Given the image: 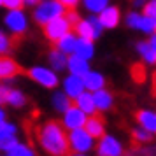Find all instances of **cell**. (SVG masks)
I'll return each instance as SVG.
<instances>
[{
	"label": "cell",
	"mask_w": 156,
	"mask_h": 156,
	"mask_svg": "<svg viewBox=\"0 0 156 156\" xmlns=\"http://www.w3.org/2000/svg\"><path fill=\"white\" fill-rule=\"evenodd\" d=\"M133 119L140 125L142 130H146L149 133L156 135V112L153 111H146V109H139L133 112Z\"/></svg>",
	"instance_id": "7c38bea8"
},
{
	"label": "cell",
	"mask_w": 156,
	"mask_h": 156,
	"mask_svg": "<svg viewBox=\"0 0 156 156\" xmlns=\"http://www.w3.org/2000/svg\"><path fill=\"white\" fill-rule=\"evenodd\" d=\"M130 76H132V81H133L135 84H144L146 83V77H147V69H146V65L140 63V62H137L130 67Z\"/></svg>",
	"instance_id": "484cf974"
},
{
	"label": "cell",
	"mask_w": 156,
	"mask_h": 156,
	"mask_svg": "<svg viewBox=\"0 0 156 156\" xmlns=\"http://www.w3.org/2000/svg\"><path fill=\"white\" fill-rule=\"evenodd\" d=\"M48 60H49V65H51V70L55 72H62L67 69V62H69V56L62 53L60 49L53 48V49L48 53Z\"/></svg>",
	"instance_id": "ffe728a7"
},
{
	"label": "cell",
	"mask_w": 156,
	"mask_h": 156,
	"mask_svg": "<svg viewBox=\"0 0 156 156\" xmlns=\"http://www.w3.org/2000/svg\"><path fill=\"white\" fill-rule=\"evenodd\" d=\"M74 55L88 62V60L93 58V55H95V46H93L91 41H86V39H79L77 37V44H76Z\"/></svg>",
	"instance_id": "603a6c76"
},
{
	"label": "cell",
	"mask_w": 156,
	"mask_h": 156,
	"mask_svg": "<svg viewBox=\"0 0 156 156\" xmlns=\"http://www.w3.org/2000/svg\"><path fill=\"white\" fill-rule=\"evenodd\" d=\"M142 12H144V18H147V20H151V21L156 23V2L154 0L146 2V4H144V9H142Z\"/></svg>",
	"instance_id": "d6a6232c"
},
{
	"label": "cell",
	"mask_w": 156,
	"mask_h": 156,
	"mask_svg": "<svg viewBox=\"0 0 156 156\" xmlns=\"http://www.w3.org/2000/svg\"><path fill=\"white\" fill-rule=\"evenodd\" d=\"M35 140L46 154L49 156H67L70 153L69 132L63 128L62 121L48 119L35 128Z\"/></svg>",
	"instance_id": "6da1fadb"
},
{
	"label": "cell",
	"mask_w": 156,
	"mask_h": 156,
	"mask_svg": "<svg viewBox=\"0 0 156 156\" xmlns=\"http://www.w3.org/2000/svg\"><path fill=\"white\" fill-rule=\"evenodd\" d=\"M72 105H74V100H70L63 91H55L53 93V107H55L56 112L63 114V112H67Z\"/></svg>",
	"instance_id": "d4e9b609"
},
{
	"label": "cell",
	"mask_w": 156,
	"mask_h": 156,
	"mask_svg": "<svg viewBox=\"0 0 156 156\" xmlns=\"http://www.w3.org/2000/svg\"><path fill=\"white\" fill-rule=\"evenodd\" d=\"M67 156H86V154H81V153H69Z\"/></svg>",
	"instance_id": "ee69618b"
},
{
	"label": "cell",
	"mask_w": 156,
	"mask_h": 156,
	"mask_svg": "<svg viewBox=\"0 0 156 156\" xmlns=\"http://www.w3.org/2000/svg\"><path fill=\"white\" fill-rule=\"evenodd\" d=\"M4 25L11 32V37L16 41L28 32V16L25 14L23 9L7 11V14L4 16Z\"/></svg>",
	"instance_id": "3957f363"
},
{
	"label": "cell",
	"mask_w": 156,
	"mask_h": 156,
	"mask_svg": "<svg viewBox=\"0 0 156 156\" xmlns=\"http://www.w3.org/2000/svg\"><path fill=\"white\" fill-rule=\"evenodd\" d=\"M5 119V112H4V109L0 107V121H4Z\"/></svg>",
	"instance_id": "7bdbcfd3"
},
{
	"label": "cell",
	"mask_w": 156,
	"mask_h": 156,
	"mask_svg": "<svg viewBox=\"0 0 156 156\" xmlns=\"http://www.w3.org/2000/svg\"><path fill=\"white\" fill-rule=\"evenodd\" d=\"M27 76L32 81H35L37 84L46 88V90H56L58 84H60V79H58L56 72L48 69V67H41V65L30 67L28 70H27Z\"/></svg>",
	"instance_id": "277c9868"
},
{
	"label": "cell",
	"mask_w": 156,
	"mask_h": 156,
	"mask_svg": "<svg viewBox=\"0 0 156 156\" xmlns=\"http://www.w3.org/2000/svg\"><path fill=\"white\" fill-rule=\"evenodd\" d=\"M149 44H151V48H153V49H154V53H156V34L154 35H151L149 37V41H147Z\"/></svg>",
	"instance_id": "60d3db41"
},
{
	"label": "cell",
	"mask_w": 156,
	"mask_h": 156,
	"mask_svg": "<svg viewBox=\"0 0 156 156\" xmlns=\"http://www.w3.org/2000/svg\"><path fill=\"white\" fill-rule=\"evenodd\" d=\"M63 16H65V20L69 21V25H70L72 28H74L79 21H81V16H79L77 9H69V11H65Z\"/></svg>",
	"instance_id": "836d02e7"
},
{
	"label": "cell",
	"mask_w": 156,
	"mask_h": 156,
	"mask_svg": "<svg viewBox=\"0 0 156 156\" xmlns=\"http://www.w3.org/2000/svg\"><path fill=\"white\" fill-rule=\"evenodd\" d=\"M84 130L91 139H102L105 135V119L100 112L88 116V119L84 123Z\"/></svg>",
	"instance_id": "30bf717a"
},
{
	"label": "cell",
	"mask_w": 156,
	"mask_h": 156,
	"mask_svg": "<svg viewBox=\"0 0 156 156\" xmlns=\"http://www.w3.org/2000/svg\"><path fill=\"white\" fill-rule=\"evenodd\" d=\"M14 39L0 30V56H7V53L14 48Z\"/></svg>",
	"instance_id": "f546056e"
},
{
	"label": "cell",
	"mask_w": 156,
	"mask_h": 156,
	"mask_svg": "<svg viewBox=\"0 0 156 156\" xmlns=\"http://www.w3.org/2000/svg\"><path fill=\"white\" fill-rule=\"evenodd\" d=\"M58 2H60V4L69 11V9H76V7H77V4L81 2V0H58Z\"/></svg>",
	"instance_id": "8d00e7d4"
},
{
	"label": "cell",
	"mask_w": 156,
	"mask_h": 156,
	"mask_svg": "<svg viewBox=\"0 0 156 156\" xmlns=\"http://www.w3.org/2000/svg\"><path fill=\"white\" fill-rule=\"evenodd\" d=\"M76 44H77V35H76L74 32H70V34H67L65 37H62V39L55 44V48L60 49L62 53H65L67 56H70V55H74Z\"/></svg>",
	"instance_id": "7402d4cb"
},
{
	"label": "cell",
	"mask_w": 156,
	"mask_h": 156,
	"mask_svg": "<svg viewBox=\"0 0 156 156\" xmlns=\"http://www.w3.org/2000/svg\"><path fill=\"white\" fill-rule=\"evenodd\" d=\"M42 0H23V7H37Z\"/></svg>",
	"instance_id": "f35d334b"
},
{
	"label": "cell",
	"mask_w": 156,
	"mask_h": 156,
	"mask_svg": "<svg viewBox=\"0 0 156 156\" xmlns=\"http://www.w3.org/2000/svg\"><path fill=\"white\" fill-rule=\"evenodd\" d=\"M151 95L156 98V70L153 74V83H151Z\"/></svg>",
	"instance_id": "ab89813d"
},
{
	"label": "cell",
	"mask_w": 156,
	"mask_h": 156,
	"mask_svg": "<svg viewBox=\"0 0 156 156\" xmlns=\"http://www.w3.org/2000/svg\"><path fill=\"white\" fill-rule=\"evenodd\" d=\"M21 72V67L12 58L0 56V79H12Z\"/></svg>",
	"instance_id": "e0dca14e"
},
{
	"label": "cell",
	"mask_w": 156,
	"mask_h": 156,
	"mask_svg": "<svg viewBox=\"0 0 156 156\" xmlns=\"http://www.w3.org/2000/svg\"><path fill=\"white\" fill-rule=\"evenodd\" d=\"M18 144L16 133H2L0 135V151L2 153H7L9 149H12Z\"/></svg>",
	"instance_id": "4dcf8cb0"
},
{
	"label": "cell",
	"mask_w": 156,
	"mask_h": 156,
	"mask_svg": "<svg viewBox=\"0 0 156 156\" xmlns=\"http://www.w3.org/2000/svg\"><path fill=\"white\" fill-rule=\"evenodd\" d=\"M137 51L142 55V58H144L146 62L156 63V53H154V49L151 48V44H149L147 41H142V42L137 44Z\"/></svg>",
	"instance_id": "4316f807"
},
{
	"label": "cell",
	"mask_w": 156,
	"mask_h": 156,
	"mask_svg": "<svg viewBox=\"0 0 156 156\" xmlns=\"http://www.w3.org/2000/svg\"><path fill=\"white\" fill-rule=\"evenodd\" d=\"M63 93L70 100H76L81 93H84V81L77 76H67L63 81Z\"/></svg>",
	"instance_id": "4fadbf2b"
},
{
	"label": "cell",
	"mask_w": 156,
	"mask_h": 156,
	"mask_svg": "<svg viewBox=\"0 0 156 156\" xmlns=\"http://www.w3.org/2000/svg\"><path fill=\"white\" fill-rule=\"evenodd\" d=\"M125 156H156V144L154 146H144L139 149H130Z\"/></svg>",
	"instance_id": "1f68e13d"
},
{
	"label": "cell",
	"mask_w": 156,
	"mask_h": 156,
	"mask_svg": "<svg viewBox=\"0 0 156 156\" xmlns=\"http://www.w3.org/2000/svg\"><path fill=\"white\" fill-rule=\"evenodd\" d=\"M91 95H93V102H95V107H97L98 112H105V111H109L114 105V97L109 90H98V91L91 93Z\"/></svg>",
	"instance_id": "2e32d148"
},
{
	"label": "cell",
	"mask_w": 156,
	"mask_h": 156,
	"mask_svg": "<svg viewBox=\"0 0 156 156\" xmlns=\"http://www.w3.org/2000/svg\"><path fill=\"white\" fill-rule=\"evenodd\" d=\"M102 25H100L98 18L97 16H90L86 20H81V21L72 28V32L79 37V39H86V41H95L98 39L100 34H102Z\"/></svg>",
	"instance_id": "5b68a950"
},
{
	"label": "cell",
	"mask_w": 156,
	"mask_h": 156,
	"mask_svg": "<svg viewBox=\"0 0 156 156\" xmlns=\"http://www.w3.org/2000/svg\"><path fill=\"white\" fill-rule=\"evenodd\" d=\"M18 132V128H16V125H12V123H7V121H0V135L2 133H16Z\"/></svg>",
	"instance_id": "d590c367"
},
{
	"label": "cell",
	"mask_w": 156,
	"mask_h": 156,
	"mask_svg": "<svg viewBox=\"0 0 156 156\" xmlns=\"http://www.w3.org/2000/svg\"><path fill=\"white\" fill-rule=\"evenodd\" d=\"M83 4L90 12L95 14H100L105 7H109V0H83Z\"/></svg>",
	"instance_id": "f1b7e54d"
},
{
	"label": "cell",
	"mask_w": 156,
	"mask_h": 156,
	"mask_svg": "<svg viewBox=\"0 0 156 156\" xmlns=\"http://www.w3.org/2000/svg\"><path fill=\"white\" fill-rule=\"evenodd\" d=\"M154 2H156V0H154Z\"/></svg>",
	"instance_id": "bcb514c9"
},
{
	"label": "cell",
	"mask_w": 156,
	"mask_h": 156,
	"mask_svg": "<svg viewBox=\"0 0 156 156\" xmlns=\"http://www.w3.org/2000/svg\"><path fill=\"white\" fill-rule=\"evenodd\" d=\"M144 4H146V0H132V5H133V7H140Z\"/></svg>",
	"instance_id": "b9f144b4"
},
{
	"label": "cell",
	"mask_w": 156,
	"mask_h": 156,
	"mask_svg": "<svg viewBox=\"0 0 156 156\" xmlns=\"http://www.w3.org/2000/svg\"><path fill=\"white\" fill-rule=\"evenodd\" d=\"M83 81H84V90H88L90 93H95V91H98V90H104L105 88V77L100 72L90 70L83 77Z\"/></svg>",
	"instance_id": "ac0fdd59"
},
{
	"label": "cell",
	"mask_w": 156,
	"mask_h": 156,
	"mask_svg": "<svg viewBox=\"0 0 156 156\" xmlns=\"http://www.w3.org/2000/svg\"><path fill=\"white\" fill-rule=\"evenodd\" d=\"M97 156H123V146L118 139H114L112 135H104L102 139H98L97 144Z\"/></svg>",
	"instance_id": "ba28073f"
},
{
	"label": "cell",
	"mask_w": 156,
	"mask_h": 156,
	"mask_svg": "<svg viewBox=\"0 0 156 156\" xmlns=\"http://www.w3.org/2000/svg\"><path fill=\"white\" fill-rule=\"evenodd\" d=\"M69 146H70V153L84 154V153H88L95 147V139H91L88 135L84 128L72 130V132H69Z\"/></svg>",
	"instance_id": "8992f818"
},
{
	"label": "cell",
	"mask_w": 156,
	"mask_h": 156,
	"mask_svg": "<svg viewBox=\"0 0 156 156\" xmlns=\"http://www.w3.org/2000/svg\"><path fill=\"white\" fill-rule=\"evenodd\" d=\"M27 95L21 90H16V88H9L7 91V100H5V105H11L14 109H21L27 105Z\"/></svg>",
	"instance_id": "cb8c5ba5"
},
{
	"label": "cell",
	"mask_w": 156,
	"mask_h": 156,
	"mask_svg": "<svg viewBox=\"0 0 156 156\" xmlns=\"http://www.w3.org/2000/svg\"><path fill=\"white\" fill-rule=\"evenodd\" d=\"M7 91H9L7 86H0V107L5 105V100H7Z\"/></svg>",
	"instance_id": "74e56055"
},
{
	"label": "cell",
	"mask_w": 156,
	"mask_h": 156,
	"mask_svg": "<svg viewBox=\"0 0 156 156\" xmlns=\"http://www.w3.org/2000/svg\"><path fill=\"white\" fill-rule=\"evenodd\" d=\"M97 18H98L102 28H116L121 21V11H119V7H116V5H109V7L104 9Z\"/></svg>",
	"instance_id": "8fae6325"
},
{
	"label": "cell",
	"mask_w": 156,
	"mask_h": 156,
	"mask_svg": "<svg viewBox=\"0 0 156 156\" xmlns=\"http://www.w3.org/2000/svg\"><path fill=\"white\" fill-rule=\"evenodd\" d=\"M67 70L70 72V76H77V77L83 79L90 72V65L83 58L76 56V55H70L69 56V62H67Z\"/></svg>",
	"instance_id": "9a60e30c"
},
{
	"label": "cell",
	"mask_w": 156,
	"mask_h": 156,
	"mask_svg": "<svg viewBox=\"0 0 156 156\" xmlns=\"http://www.w3.org/2000/svg\"><path fill=\"white\" fill-rule=\"evenodd\" d=\"M5 156H35V151L30 147L28 144H23V142H18L12 149H9Z\"/></svg>",
	"instance_id": "83f0119b"
},
{
	"label": "cell",
	"mask_w": 156,
	"mask_h": 156,
	"mask_svg": "<svg viewBox=\"0 0 156 156\" xmlns=\"http://www.w3.org/2000/svg\"><path fill=\"white\" fill-rule=\"evenodd\" d=\"M0 7H5L7 11L21 9L23 7V0H0Z\"/></svg>",
	"instance_id": "e575fe53"
},
{
	"label": "cell",
	"mask_w": 156,
	"mask_h": 156,
	"mask_svg": "<svg viewBox=\"0 0 156 156\" xmlns=\"http://www.w3.org/2000/svg\"><path fill=\"white\" fill-rule=\"evenodd\" d=\"M65 11L67 9L58 2V0H42L37 7H34V12H32V18H34V21L37 25H48L49 21L53 20H56L60 16L65 14Z\"/></svg>",
	"instance_id": "7a4b0ae2"
},
{
	"label": "cell",
	"mask_w": 156,
	"mask_h": 156,
	"mask_svg": "<svg viewBox=\"0 0 156 156\" xmlns=\"http://www.w3.org/2000/svg\"><path fill=\"white\" fill-rule=\"evenodd\" d=\"M88 119L81 109H77L76 105H72L67 112H63V119H62V125L67 132H72V130H79V128H84V123Z\"/></svg>",
	"instance_id": "9c48e42d"
},
{
	"label": "cell",
	"mask_w": 156,
	"mask_h": 156,
	"mask_svg": "<svg viewBox=\"0 0 156 156\" xmlns=\"http://www.w3.org/2000/svg\"><path fill=\"white\" fill-rule=\"evenodd\" d=\"M74 105L77 107V109H81L86 116H93V114L98 112L97 107H95V102H93V95L90 91L81 93L77 98L74 100Z\"/></svg>",
	"instance_id": "d6986e66"
},
{
	"label": "cell",
	"mask_w": 156,
	"mask_h": 156,
	"mask_svg": "<svg viewBox=\"0 0 156 156\" xmlns=\"http://www.w3.org/2000/svg\"><path fill=\"white\" fill-rule=\"evenodd\" d=\"M151 140H153V135L142 128H135L130 132V149L144 147V144H149Z\"/></svg>",
	"instance_id": "44dd1931"
},
{
	"label": "cell",
	"mask_w": 156,
	"mask_h": 156,
	"mask_svg": "<svg viewBox=\"0 0 156 156\" xmlns=\"http://www.w3.org/2000/svg\"><path fill=\"white\" fill-rule=\"evenodd\" d=\"M70 32H72V27L69 25V21L65 20V16H60V18L53 20V21H49L48 25L42 27L44 37L53 44H56L62 37H65L67 34H70Z\"/></svg>",
	"instance_id": "52a82bcc"
},
{
	"label": "cell",
	"mask_w": 156,
	"mask_h": 156,
	"mask_svg": "<svg viewBox=\"0 0 156 156\" xmlns=\"http://www.w3.org/2000/svg\"><path fill=\"white\" fill-rule=\"evenodd\" d=\"M126 25L130 28H137V30H142L146 34H153L154 32V21H151L144 16L137 14V12H130L126 16Z\"/></svg>",
	"instance_id": "5bb4252c"
},
{
	"label": "cell",
	"mask_w": 156,
	"mask_h": 156,
	"mask_svg": "<svg viewBox=\"0 0 156 156\" xmlns=\"http://www.w3.org/2000/svg\"><path fill=\"white\" fill-rule=\"evenodd\" d=\"M154 34H156V23H154Z\"/></svg>",
	"instance_id": "f6af8a7d"
}]
</instances>
